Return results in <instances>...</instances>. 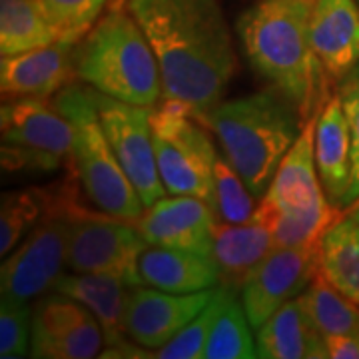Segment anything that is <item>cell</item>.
<instances>
[{
  "label": "cell",
  "instance_id": "obj_23",
  "mask_svg": "<svg viewBox=\"0 0 359 359\" xmlns=\"http://www.w3.org/2000/svg\"><path fill=\"white\" fill-rule=\"evenodd\" d=\"M257 358L321 359L327 358L325 337L309 318L302 299L295 297L256 330Z\"/></svg>",
  "mask_w": 359,
  "mask_h": 359
},
{
  "label": "cell",
  "instance_id": "obj_30",
  "mask_svg": "<svg viewBox=\"0 0 359 359\" xmlns=\"http://www.w3.org/2000/svg\"><path fill=\"white\" fill-rule=\"evenodd\" d=\"M58 40L78 44L112 0H40Z\"/></svg>",
  "mask_w": 359,
  "mask_h": 359
},
{
  "label": "cell",
  "instance_id": "obj_2",
  "mask_svg": "<svg viewBox=\"0 0 359 359\" xmlns=\"http://www.w3.org/2000/svg\"><path fill=\"white\" fill-rule=\"evenodd\" d=\"M313 6L316 0H257L236 22L254 72L295 104L304 124L332 96L330 76L311 46Z\"/></svg>",
  "mask_w": 359,
  "mask_h": 359
},
{
  "label": "cell",
  "instance_id": "obj_13",
  "mask_svg": "<svg viewBox=\"0 0 359 359\" xmlns=\"http://www.w3.org/2000/svg\"><path fill=\"white\" fill-rule=\"evenodd\" d=\"M214 290L196 294H168L148 285H132L126 304L124 327L134 344L156 351L210 304Z\"/></svg>",
  "mask_w": 359,
  "mask_h": 359
},
{
  "label": "cell",
  "instance_id": "obj_19",
  "mask_svg": "<svg viewBox=\"0 0 359 359\" xmlns=\"http://www.w3.org/2000/svg\"><path fill=\"white\" fill-rule=\"evenodd\" d=\"M311 46L330 80L346 76L359 62L358 0H316Z\"/></svg>",
  "mask_w": 359,
  "mask_h": 359
},
{
  "label": "cell",
  "instance_id": "obj_8",
  "mask_svg": "<svg viewBox=\"0 0 359 359\" xmlns=\"http://www.w3.org/2000/svg\"><path fill=\"white\" fill-rule=\"evenodd\" d=\"M148 242L134 222L106 212H90L78 204L70 212L68 269L80 273H104L128 285H142L138 257Z\"/></svg>",
  "mask_w": 359,
  "mask_h": 359
},
{
  "label": "cell",
  "instance_id": "obj_1",
  "mask_svg": "<svg viewBox=\"0 0 359 359\" xmlns=\"http://www.w3.org/2000/svg\"><path fill=\"white\" fill-rule=\"evenodd\" d=\"M126 8L154 48L164 100L186 106L204 124L238 72L218 0H126Z\"/></svg>",
  "mask_w": 359,
  "mask_h": 359
},
{
  "label": "cell",
  "instance_id": "obj_21",
  "mask_svg": "<svg viewBox=\"0 0 359 359\" xmlns=\"http://www.w3.org/2000/svg\"><path fill=\"white\" fill-rule=\"evenodd\" d=\"M130 287L132 285L114 276L72 271L62 273L52 290L70 295L86 306L102 325L106 347H116L130 339L124 327Z\"/></svg>",
  "mask_w": 359,
  "mask_h": 359
},
{
  "label": "cell",
  "instance_id": "obj_14",
  "mask_svg": "<svg viewBox=\"0 0 359 359\" xmlns=\"http://www.w3.org/2000/svg\"><path fill=\"white\" fill-rule=\"evenodd\" d=\"M134 224L148 244L212 256L216 212L202 198L164 196Z\"/></svg>",
  "mask_w": 359,
  "mask_h": 359
},
{
  "label": "cell",
  "instance_id": "obj_27",
  "mask_svg": "<svg viewBox=\"0 0 359 359\" xmlns=\"http://www.w3.org/2000/svg\"><path fill=\"white\" fill-rule=\"evenodd\" d=\"M299 299L323 335H359V304L334 287L321 276V271L299 295Z\"/></svg>",
  "mask_w": 359,
  "mask_h": 359
},
{
  "label": "cell",
  "instance_id": "obj_33",
  "mask_svg": "<svg viewBox=\"0 0 359 359\" xmlns=\"http://www.w3.org/2000/svg\"><path fill=\"white\" fill-rule=\"evenodd\" d=\"M337 96L346 112L351 138V182L344 200V208L359 202V62L337 82Z\"/></svg>",
  "mask_w": 359,
  "mask_h": 359
},
{
  "label": "cell",
  "instance_id": "obj_16",
  "mask_svg": "<svg viewBox=\"0 0 359 359\" xmlns=\"http://www.w3.org/2000/svg\"><path fill=\"white\" fill-rule=\"evenodd\" d=\"M276 208L259 200L254 216L242 224H216L212 257L219 269V285L240 292L252 269L276 248Z\"/></svg>",
  "mask_w": 359,
  "mask_h": 359
},
{
  "label": "cell",
  "instance_id": "obj_25",
  "mask_svg": "<svg viewBox=\"0 0 359 359\" xmlns=\"http://www.w3.org/2000/svg\"><path fill=\"white\" fill-rule=\"evenodd\" d=\"M58 42L40 0H0V54L11 56Z\"/></svg>",
  "mask_w": 359,
  "mask_h": 359
},
{
  "label": "cell",
  "instance_id": "obj_9",
  "mask_svg": "<svg viewBox=\"0 0 359 359\" xmlns=\"http://www.w3.org/2000/svg\"><path fill=\"white\" fill-rule=\"evenodd\" d=\"M92 90V98L100 116L106 138L114 150L118 162L140 194L146 208L166 196L156 166L154 136H152V108L136 106L110 98L98 90Z\"/></svg>",
  "mask_w": 359,
  "mask_h": 359
},
{
  "label": "cell",
  "instance_id": "obj_24",
  "mask_svg": "<svg viewBox=\"0 0 359 359\" xmlns=\"http://www.w3.org/2000/svg\"><path fill=\"white\" fill-rule=\"evenodd\" d=\"M240 292L218 287V311L208 337L204 359H252L257 358L256 339L248 320Z\"/></svg>",
  "mask_w": 359,
  "mask_h": 359
},
{
  "label": "cell",
  "instance_id": "obj_34",
  "mask_svg": "<svg viewBox=\"0 0 359 359\" xmlns=\"http://www.w3.org/2000/svg\"><path fill=\"white\" fill-rule=\"evenodd\" d=\"M327 358L332 359H359V335L334 334L323 335Z\"/></svg>",
  "mask_w": 359,
  "mask_h": 359
},
{
  "label": "cell",
  "instance_id": "obj_29",
  "mask_svg": "<svg viewBox=\"0 0 359 359\" xmlns=\"http://www.w3.org/2000/svg\"><path fill=\"white\" fill-rule=\"evenodd\" d=\"M214 208L222 222L242 224L254 216L257 205L254 194L250 192L244 178L228 162V158L218 154L214 164Z\"/></svg>",
  "mask_w": 359,
  "mask_h": 359
},
{
  "label": "cell",
  "instance_id": "obj_11",
  "mask_svg": "<svg viewBox=\"0 0 359 359\" xmlns=\"http://www.w3.org/2000/svg\"><path fill=\"white\" fill-rule=\"evenodd\" d=\"M321 244L273 248L252 269L240 297L254 330L308 290L321 269Z\"/></svg>",
  "mask_w": 359,
  "mask_h": 359
},
{
  "label": "cell",
  "instance_id": "obj_15",
  "mask_svg": "<svg viewBox=\"0 0 359 359\" xmlns=\"http://www.w3.org/2000/svg\"><path fill=\"white\" fill-rule=\"evenodd\" d=\"M76 44L54 42L42 48L2 56L0 90L4 98H50L76 76Z\"/></svg>",
  "mask_w": 359,
  "mask_h": 359
},
{
  "label": "cell",
  "instance_id": "obj_35",
  "mask_svg": "<svg viewBox=\"0 0 359 359\" xmlns=\"http://www.w3.org/2000/svg\"><path fill=\"white\" fill-rule=\"evenodd\" d=\"M126 4V0H112V4H110V8H122Z\"/></svg>",
  "mask_w": 359,
  "mask_h": 359
},
{
  "label": "cell",
  "instance_id": "obj_10",
  "mask_svg": "<svg viewBox=\"0 0 359 359\" xmlns=\"http://www.w3.org/2000/svg\"><path fill=\"white\" fill-rule=\"evenodd\" d=\"M72 212V210H70ZM70 212L42 219L4 257L0 268V294L30 304L54 287L68 268Z\"/></svg>",
  "mask_w": 359,
  "mask_h": 359
},
{
  "label": "cell",
  "instance_id": "obj_20",
  "mask_svg": "<svg viewBox=\"0 0 359 359\" xmlns=\"http://www.w3.org/2000/svg\"><path fill=\"white\" fill-rule=\"evenodd\" d=\"M142 285L168 294H196L219 283L216 259L205 254L148 244L138 257Z\"/></svg>",
  "mask_w": 359,
  "mask_h": 359
},
{
  "label": "cell",
  "instance_id": "obj_22",
  "mask_svg": "<svg viewBox=\"0 0 359 359\" xmlns=\"http://www.w3.org/2000/svg\"><path fill=\"white\" fill-rule=\"evenodd\" d=\"M316 164L330 202L344 205L351 182V138L337 92L323 102L318 114Z\"/></svg>",
  "mask_w": 359,
  "mask_h": 359
},
{
  "label": "cell",
  "instance_id": "obj_7",
  "mask_svg": "<svg viewBox=\"0 0 359 359\" xmlns=\"http://www.w3.org/2000/svg\"><path fill=\"white\" fill-rule=\"evenodd\" d=\"M2 170L54 172L72 164V126L46 98H8L0 108Z\"/></svg>",
  "mask_w": 359,
  "mask_h": 359
},
{
  "label": "cell",
  "instance_id": "obj_18",
  "mask_svg": "<svg viewBox=\"0 0 359 359\" xmlns=\"http://www.w3.org/2000/svg\"><path fill=\"white\" fill-rule=\"evenodd\" d=\"M320 114V112H318ZM318 114L309 118L299 132L297 140L285 154L268 192L262 200L273 205L278 212H302L320 208L330 202L321 186L316 164V122Z\"/></svg>",
  "mask_w": 359,
  "mask_h": 359
},
{
  "label": "cell",
  "instance_id": "obj_17",
  "mask_svg": "<svg viewBox=\"0 0 359 359\" xmlns=\"http://www.w3.org/2000/svg\"><path fill=\"white\" fill-rule=\"evenodd\" d=\"M78 204L76 182L70 174L48 186L4 192L0 198V256H8L42 219L70 212Z\"/></svg>",
  "mask_w": 359,
  "mask_h": 359
},
{
  "label": "cell",
  "instance_id": "obj_36",
  "mask_svg": "<svg viewBox=\"0 0 359 359\" xmlns=\"http://www.w3.org/2000/svg\"><path fill=\"white\" fill-rule=\"evenodd\" d=\"M353 216H355V218L359 219V210H355V212H353Z\"/></svg>",
  "mask_w": 359,
  "mask_h": 359
},
{
  "label": "cell",
  "instance_id": "obj_6",
  "mask_svg": "<svg viewBox=\"0 0 359 359\" xmlns=\"http://www.w3.org/2000/svg\"><path fill=\"white\" fill-rule=\"evenodd\" d=\"M150 120L156 166L166 192L196 196L214 208V164L218 154L208 126L174 100L154 106Z\"/></svg>",
  "mask_w": 359,
  "mask_h": 359
},
{
  "label": "cell",
  "instance_id": "obj_37",
  "mask_svg": "<svg viewBox=\"0 0 359 359\" xmlns=\"http://www.w3.org/2000/svg\"><path fill=\"white\" fill-rule=\"evenodd\" d=\"M358 2H359V0H358Z\"/></svg>",
  "mask_w": 359,
  "mask_h": 359
},
{
  "label": "cell",
  "instance_id": "obj_31",
  "mask_svg": "<svg viewBox=\"0 0 359 359\" xmlns=\"http://www.w3.org/2000/svg\"><path fill=\"white\" fill-rule=\"evenodd\" d=\"M218 311V290L214 297L190 323H186L178 334L174 335L166 346L152 351L156 359H204L208 337L212 332V323L216 320Z\"/></svg>",
  "mask_w": 359,
  "mask_h": 359
},
{
  "label": "cell",
  "instance_id": "obj_28",
  "mask_svg": "<svg viewBox=\"0 0 359 359\" xmlns=\"http://www.w3.org/2000/svg\"><path fill=\"white\" fill-rule=\"evenodd\" d=\"M269 204V202H268ZM344 208V205H341ZM334 202L302 212H278L273 218L276 248L321 244L327 231L346 218V212Z\"/></svg>",
  "mask_w": 359,
  "mask_h": 359
},
{
  "label": "cell",
  "instance_id": "obj_5",
  "mask_svg": "<svg viewBox=\"0 0 359 359\" xmlns=\"http://www.w3.org/2000/svg\"><path fill=\"white\" fill-rule=\"evenodd\" d=\"M52 102L72 126V168L90 202L100 212L136 222L146 205L106 138L90 86L70 84Z\"/></svg>",
  "mask_w": 359,
  "mask_h": 359
},
{
  "label": "cell",
  "instance_id": "obj_3",
  "mask_svg": "<svg viewBox=\"0 0 359 359\" xmlns=\"http://www.w3.org/2000/svg\"><path fill=\"white\" fill-rule=\"evenodd\" d=\"M204 126L216 134L228 162L254 198L262 200L304 128V120L285 94L268 86L242 98L222 100L205 116Z\"/></svg>",
  "mask_w": 359,
  "mask_h": 359
},
{
  "label": "cell",
  "instance_id": "obj_26",
  "mask_svg": "<svg viewBox=\"0 0 359 359\" xmlns=\"http://www.w3.org/2000/svg\"><path fill=\"white\" fill-rule=\"evenodd\" d=\"M321 276L359 304V219L344 218L321 244Z\"/></svg>",
  "mask_w": 359,
  "mask_h": 359
},
{
  "label": "cell",
  "instance_id": "obj_12",
  "mask_svg": "<svg viewBox=\"0 0 359 359\" xmlns=\"http://www.w3.org/2000/svg\"><path fill=\"white\" fill-rule=\"evenodd\" d=\"M102 325L86 306L70 295H42L32 308L30 358L92 359L102 355Z\"/></svg>",
  "mask_w": 359,
  "mask_h": 359
},
{
  "label": "cell",
  "instance_id": "obj_4",
  "mask_svg": "<svg viewBox=\"0 0 359 359\" xmlns=\"http://www.w3.org/2000/svg\"><path fill=\"white\" fill-rule=\"evenodd\" d=\"M76 76L122 102L154 108L164 96L154 48L126 8H110L74 50Z\"/></svg>",
  "mask_w": 359,
  "mask_h": 359
},
{
  "label": "cell",
  "instance_id": "obj_32",
  "mask_svg": "<svg viewBox=\"0 0 359 359\" xmlns=\"http://www.w3.org/2000/svg\"><path fill=\"white\" fill-rule=\"evenodd\" d=\"M30 341H32V308L26 302L2 297V304H0V358H28Z\"/></svg>",
  "mask_w": 359,
  "mask_h": 359
}]
</instances>
